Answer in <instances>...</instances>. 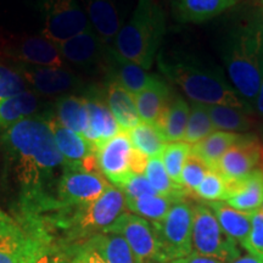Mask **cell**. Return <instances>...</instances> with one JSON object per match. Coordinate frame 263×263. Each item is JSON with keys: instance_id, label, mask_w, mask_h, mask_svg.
I'll return each instance as SVG.
<instances>
[{"instance_id": "30bf717a", "label": "cell", "mask_w": 263, "mask_h": 263, "mask_svg": "<svg viewBox=\"0 0 263 263\" xmlns=\"http://www.w3.org/2000/svg\"><path fill=\"white\" fill-rule=\"evenodd\" d=\"M0 61L12 66H66L58 45L43 34L0 35Z\"/></svg>"}, {"instance_id": "52a82bcc", "label": "cell", "mask_w": 263, "mask_h": 263, "mask_svg": "<svg viewBox=\"0 0 263 263\" xmlns=\"http://www.w3.org/2000/svg\"><path fill=\"white\" fill-rule=\"evenodd\" d=\"M194 203L188 199L174 201L162 221L153 223L167 263L193 252Z\"/></svg>"}, {"instance_id": "44dd1931", "label": "cell", "mask_w": 263, "mask_h": 263, "mask_svg": "<svg viewBox=\"0 0 263 263\" xmlns=\"http://www.w3.org/2000/svg\"><path fill=\"white\" fill-rule=\"evenodd\" d=\"M88 21L106 45H112L121 29V21L112 0H82Z\"/></svg>"}, {"instance_id": "d6986e66", "label": "cell", "mask_w": 263, "mask_h": 263, "mask_svg": "<svg viewBox=\"0 0 263 263\" xmlns=\"http://www.w3.org/2000/svg\"><path fill=\"white\" fill-rule=\"evenodd\" d=\"M84 97L88 99V111H89V129L84 136V139L89 141L91 145L98 147L105 141L117 136L122 129L108 108L104 94L93 88Z\"/></svg>"}, {"instance_id": "4316f807", "label": "cell", "mask_w": 263, "mask_h": 263, "mask_svg": "<svg viewBox=\"0 0 263 263\" xmlns=\"http://www.w3.org/2000/svg\"><path fill=\"white\" fill-rule=\"evenodd\" d=\"M42 105L41 97L31 89L5 99L0 103V127L8 128L25 118L35 116Z\"/></svg>"}, {"instance_id": "d590c367", "label": "cell", "mask_w": 263, "mask_h": 263, "mask_svg": "<svg viewBox=\"0 0 263 263\" xmlns=\"http://www.w3.org/2000/svg\"><path fill=\"white\" fill-rule=\"evenodd\" d=\"M190 153H192V145L183 140L167 143L161 153V161L174 183L179 184L184 163L189 157Z\"/></svg>"}, {"instance_id": "7a4b0ae2", "label": "cell", "mask_w": 263, "mask_h": 263, "mask_svg": "<svg viewBox=\"0 0 263 263\" xmlns=\"http://www.w3.org/2000/svg\"><path fill=\"white\" fill-rule=\"evenodd\" d=\"M160 70L171 82L177 84L193 103L223 105L252 112V107L242 100L224 76L215 67L203 65L194 59H159Z\"/></svg>"}, {"instance_id": "4fadbf2b", "label": "cell", "mask_w": 263, "mask_h": 263, "mask_svg": "<svg viewBox=\"0 0 263 263\" xmlns=\"http://www.w3.org/2000/svg\"><path fill=\"white\" fill-rule=\"evenodd\" d=\"M42 240V232L28 234L0 212V263H33L47 249Z\"/></svg>"}, {"instance_id": "277c9868", "label": "cell", "mask_w": 263, "mask_h": 263, "mask_svg": "<svg viewBox=\"0 0 263 263\" xmlns=\"http://www.w3.org/2000/svg\"><path fill=\"white\" fill-rule=\"evenodd\" d=\"M166 33V14L157 0H139L112 47L126 60L149 70Z\"/></svg>"}, {"instance_id": "e0dca14e", "label": "cell", "mask_w": 263, "mask_h": 263, "mask_svg": "<svg viewBox=\"0 0 263 263\" xmlns=\"http://www.w3.org/2000/svg\"><path fill=\"white\" fill-rule=\"evenodd\" d=\"M262 141L254 134H241L221 157L215 170L224 180L241 179L259 166Z\"/></svg>"}, {"instance_id": "603a6c76", "label": "cell", "mask_w": 263, "mask_h": 263, "mask_svg": "<svg viewBox=\"0 0 263 263\" xmlns=\"http://www.w3.org/2000/svg\"><path fill=\"white\" fill-rule=\"evenodd\" d=\"M172 95V90L160 77L145 89L134 95L137 111L141 122L159 123Z\"/></svg>"}, {"instance_id": "f35d334b", "label": "cell", "mask_w": 263, "mask_h": 263, "mask_svg": "<svg viewBox=\"0 0 263 263\" xmlns=\"http://www.w3.org/2000/svg\"><path fill=\"white\" fill-rule=\"evenodd\" d=\"M28 89L27 83L14 66L0 61V103Z\"/></svg>"}, {"instance_id": "bcb514c9", "label": "cell", "mask_w": 263, "mask_h": 263, "mask_svg": "<svg viewBox=\"0 0 263 263\" xmlns=\"http://www.w3.org/2000/svg\"><path fill=\"white\" fill-rule=\"evenodd\" d=\"M33 263H61L60 259L57 255L51 254V252L48 251V248L42 252L41 255L38 256L37 259H35Z\"/></svg>"}, {"instance_id": "f546056e", "label": "cell", "mask_w": 263, "mask_h": 263, "mask_svg": "<svg viewBox=\"0 0 263 263\" xmlns=\"http://www.w3.org/2000/svg\"><path fill=\"white\" fill-rule=\"evenodd\" d=\"M213 126L217 129L230 133H245L254 126L251 114L235 107L223 105H206Z\"/></svg>"}, {"instance_id": "9a60e30c", "label": "cell", "mask_w": 263, "mask_h": 263, "mask_svg": "<svg viewBox=\"0 0 263 263\" xmlns=\"http://www.w3.org/2000/svg\"><path fill=\"white\" fill-rule=\"evenodd\" d=\"M49 124L67 168L100 172L97 161V147L85 140L83 136L62 126L52 115H49Z\"/></svg>"}, {"instance_id": "d4e9b609", "label": "cell", "mask_w": 263, "mask_h": 263, "mask_svg": "<svg viewBox=\"0 0 263 263\" xmlns=\"http://www.w3.org/2000/svg\"><path fill=\"white\" fill-rule=\"evenodd\" d=\"M55 115L62 126L85 136L89 129L88 99L84 95H64L55 100Z\"/></svg>"}, {"instance_id": "7bdbcfd3", "label": "cell", "mask_w": 263, "mask_h": 263, "mask_svg": "<svg viewBox=\"0 0 263 263\" xmlns=\"http://www.w3.org/2000/svg\"><path fill=\"white\" fill-rule=\"evenodd\" d=\"M168 263H224V262L212 257H207V256L199 255L196 254V252H192V254L185 256V257L173 259V261H171Z\"/></svg>"}, {"instance_id": "cb8c5ba5", "label": "cell", "mask_w": 263, "mask_h": 263, "mask_svg": "<svg viewBox=\"0 0 263 263\" xmlns=\"http://www.w3.org/2000/svg\"><path fill=\"white\" fill-rule=\"evenodd\" d=\"M240 0H174L173 15L185 24L209 21L234 6Z\"/></svg>"}, {"instance_id": "ee69618b", "label": "cell", "mask_w": 263, "mask_h": 263, "mask_svg": "<svg viewBox=\"0 0 263 263\" xmlns=\"http://www.w3.org/2000/svg\"><path fill=\"white\" fill-rule=\"evenodd\" d=\"M255 108H256V112H257L259 116L263 117V50H262V57H261V83H259V90H258L257 99H256Z\"/></svg>"}, {"instance_id": "d6a6232c", "label": "cell", "mask_w": 263, "mask_h": 263, "mask_svg": "<svg viewBox=\"0 0 263 263\" xmlns=\"http://www.w3.org/2000/svg\"><path fill=\"white\" fill-rule=\"evenodd\" d=\"M90 240L107 263H137L127 241L118 233H99Z\"/></svg>"}, {"instance_id": "1f68e13d", "label": "cell", "mask_w": 263, "mask_h": 263, "mask_svg": "<svg viewBox=\"0 0 263 263\" xmlns=\"http://www.w3.org/2000/svg\"><path fill=\"white\" fill-rule=\"evenodd\" d=\"M134 149L150 157L160 156L167 140L157 124L140 122L133 129L127 132Z\"/></svg>"}, {"instance_id": "8fae6325", "label": "cell", "mask_w": 263, "mask_h": 263, "mask_svg": "<svg viewBox=\"0 0 263 263\" xmlns=\"http://www.w3.org/2000/svg\"><path fill=\"white\" fill-rule=\"evenodd\" d=\"M105 232L122 235L137 263H167L155 227L146 219L126 212Z\"/></svg>"}, {"instance_id": "9c48e42d", "label": "cell", "mask_w": 263, "mask_h": 263, "mask_svg": "<svg viewBox=\"0 0 263 263\" xmlns=\"http://www.w3.org/2000/svg\"><path fill=\"white\" fill-rule=\"evenodd\" d=\"M43 35L55 44L91 28L80 0H37Z\"/></svg>"}, {"instance_id": "f1b7e54d", "label": "cell", "mask_w": 263, "mask_h": 263, "mask_svg": "<svg viewBox=\"0 0 263 263\" xmlns=\"http://www.w3.org/2000/svg\"><path fill=\"white\" fill-rule=\"evenodd\" d=\"M241 134L230 133L224 130H216L205 139L192 146V153L199 156L210 170H215L216 164L224 155L226 151L238 141Z\"/></svg>"}, {"instance_id": "4dcf8cb0", "label": "cell", "mask_w": 263, "mask_h": 263, "mask_svg": "<svg viewBox=\"0 0 263 263\" xmlns=\"http://www.w3.org/2000/svg\"><path fill=\"white\" fill-rule=\"evenodd\" d=\"M144 176L146 177V179L149 180L151 186L156 190V193L159 195L168 197V199L173 200V201L189 199L188 193L179 184L174 183L171 179L160 156L150 157L149 161H147Z\"/></svg>"}, {"instance_id": "8992f818", "label": "cell", "mask_w": 263, "mask_h": 263, "mask_svg": "<svg viewBox=\"0 0 263 263\" xmlns=\"http://www.w3.org/2000/svg\"><path fill=\"white\" fill-rule=\"evenodd\" d=\"M193 249L196 254L229 263L238 258V242L223 232L215 213L206 203H194Z\"/></svg>"}, {"instance_id": "681fc988", "label": "cell", "mask_w": 263, "mask_h": 263, "mask_svg": "<svg viewBox=\"0 0 263 263\" xmlns=\"http://www.w3.org/2000/svg\"><path fill=\"white\" fill-rule=\"evenodd\" d=\"M74 263H78V262H74Z\"/></svg>"}, {"instance_id": "f907efd6", "label": "cell", "mask_w": 263, "mask_h": 263, "mask_svg": "<svg viewBox=\"0 0 263 263\" xmlns=\"http://www.w3.org/2000/svg\"><path fill=\"white\" fill-rule=\"evenodd\" d=\"M262 210H263V207H262Z\"/></svg>"}, {"instance_id": "5bb4252c", "label": "cell", "mask_w": 263, "mask_h": 263, "mask_svg": "<svg viewBox=\"0 0 263 263\" xmlns=\"http://www.w3.org/2000/svg\"><path fill=\"white\" fill-rule=\"evenodd\" d=\"M57 45L67 67L72 70L74 67L83 71H103L107 45L101 42L93 28L58 43Z\"/></svg>"}, {"instance_id": "74e56055", "label": "cell", "mask_w": 263, "mask_h": 263, "mask_svg": "<svg viewBox=\"0 0 263 263\" xmlns=\"http://www.w3.org/2000/svg\"><path fill=\"white\" fill-rule=\"evenodd\" d=\"M227 194V183L218 172L209 170L205 178L194 193L195 199H201L205 202L224 201Z\"/></svg>"}, {"instance_id": "b9f144b4", "label": "cell", "mask_w": 263, "mask_h": 263, "mask_svg": "<svg viewBox=\"0 0 263 263\" xmlns=\"http://www.w3.org/2000/svg\"><path fill=\"white\" fill-rule=\"evenodd\" d=\"M78 263H107L105 261V258L101 256L99 250L95 248L93 241L89 240V241L85 244L82 250L78 254L77 261Z\"/></svg>"}, {"instance_id": "6da1fadb", "label": "cell", "mask_w": 263, "mask_h": 263, "mask_svg": "<svg viewBox=\"0 0 263 263\" xmlns=\"http://www.w3.org/2000/svg\"><path fill=\"white\" fill-rule=\"evenodd\" d=\"M0 146L24 212L51 211L58 183L67 167L52 136L49 115H35L4 128Z\"/></svg>"}, {"instance_id": "e575fe53", "label": "cell", "mask_w": 263, "mask_h": 263, "mask_svg": "<svg viewBox=\"0 0 263 263\" xmlns=\"http://www.w3.org/2000/svg\"><path fill=\"white\" fill-rule=\"evenodd\" d=\"M215 129L216 128L213 126L209 112H207L206 105L192 103L183 141H185L189 145H195L199 141L212 134Z\"/></svg>"}, {"instance_id": "3957f363", "label": "cell", "mask_w": 263, "mask_h": 263, "mask_svg": "<svg viewBox=\"0 0 263 263\" xmlns=\"http://www.w3.org/2000/svg\"><path fill=\"white\" fill-rule=\"evenodd\" d=\"M263 27L261 20L233 29L223 43L222 58L230 83L242 100L252 107L261 83Z\"/></svg>"}, {"instance_id": "7402d4cb", "label": "cell", "mask_w": 263, "mask_h": 263, "mask_svg": "<svg viewBox=\"0 0 263 263\" xmlns=\"http://www.w3.org/2000/svg\"><path fill=\"white\" fill-rule=\"evenodd\" d=\"M103 93L108 108L123 132H129L141 122L137 111L134 95L126 88L117 82L107 80Z\"/></svg>"}, {"instance_id": "f6af8a7d", "label": "cell", "mask_w": 263, "mask_h": 263, "mask_svg": "<svg viewBox=\"0 0 263 263\" xmlns=\"http://www.w3.org/2000/svg\"><path fill=\"white\" fill-rule=\"evenodd\" d=\"M229 263H263V255L248 254L244 256H239L238 258L233 259Z\"/></svg>"}, {"instance_id": "ba28073f", "label": "cell", "mask_w": 263, "mask_h": 263, "mask_svg": "<svg viewBox=\"0 0 263 263\" xmlns=\"http://www.w3.org/2000/svg\"><path fill=\"white\" fill-rule=\"evenodd\" d=\"M14 67L24 77L28 89L43 97L58 99L64 95H78L77 93L87 95L93 89L67 66L15 65Z\"/></svg>"}, {"instance_id": "60d3db41", "label": "cell", "mask_w": 263, "mask_h": 263, "mask_svg": "<svg viewBox=\"0 0 263 263\" xmlns=\"http://www.w3.org/2000/svg\"><path fill=\"white\" fill-rule=\"evenodd\" d=\"M242 248L250 254L263 255V210L251 212V230Z\"/></svg>"}, {"instance_id": "ab89813d", "label": "cell", "mask_w": 263, "mask_h": 263, "mask_svg": "<svg viewBox=\"0 0 263 263\" xmlns=\"http://www.w3.org/2000/svg\"><path fill=\"white\" fill-rule=\"evenodd\" d=\"M118 189L124 194L126 199L159 195L144 174H132L122 185L118 186Z\"/></svg>"}, {"instance_id": "c3c4849f", "label": "cell", "mask_w": 263, "mask_h": 263, "mask_svg": "<svg viewBox=\"0 0 263 263\" xmlns=\"http://www.w3.org/2000/svg\"><path fill=\"white\" fill-rule=\"evenodd\" d=\"M262 136H263V129H262Z\"/></svg>"}, {"instance_id": "7dc6e473", "label": "cell", "mask_w": 263, "mask_h": 263, "mask_svg": "<svg viewBox=\"0 0 263 263\" xmlns=\"http://www.w3.org/2000/svg\"><path fill=\"white\" fill-rule=\"evenodd\" d=\"M261 5H262V14H261V24H262V27H263V0H261Z\"/></svg>"}, {"instance_id": "8d00e7d4", "label": "cell", "mask_w": 263, "mask_h": 263, "mask_svg": "<svg viewBox=\"0 0 263 263\" xmlns=\"http://www.w3.org/2000/svg\"><path fill=\"white\" fill-rule=\"evenodd\" d=\"M210 167L196 156L195 154L190 153L185 163H184L182 174H180L179 185L188 193L189 197H194V193L205 178L206 173L209 172Z\"/></svg>"}, {"instance_id": "836d02e7", "label": "cell", "mask_w": 263, "mask_h": 263, "mask_svg": "<svg viewBox=\"0 0 263 263\" xmlns=\"http://www.w3.org/2000/svg\"><path fill=\"white\" fill-rule=\"evenodd\" d=\"M127 209L134 215L141 217L151 223H159L168 213L173 200L161 195H150L126 199Z\"/></svg>"}, {"instance_id": "484cf974", "label": "cell", "mask_w": 263, "mask_h": 263, "mask_svg": "<svg viewBox=\"0 0 263 263\" xmlns=\"http://www.w3.org/2000/svg\"><path fill=\"white\" fill-rule=\"evenodd\" d=\"M215 213L223 232L234 241L245 244L251 230V212L239 211L224 201L205 202Z\"/></svg>"}, {"instance_id": "7c38bea8", "label": "cell", "mask_w": 263, "mask_h": 263, "mask_svg": "<svg viewBox=\"0 0 263 263\" xmlns=\"http://www.w3.org/2000/svg\"><path fill=\"white\" fill-rule=\"evenodd\" d=\"M110 185V182L100 172L66 168L58 183L57 203L51 211L88 205L103 195Z\"/></svg>"}, {"instance_id": "ffe728a7", "label": "cell", "mask_w": 263, "mask_h": 263, "mask_svg": "<svg viewBox=\"0 0 263 263\" xmlns=\"http://www.w3.org/2000/svg\"><path fill=\"white\" fill-rule=\"evenodd\" d=\"M224 202L239 211L254 212L263 205V172L256 168L241 179L226 180Z\"/></svg>"}, {"instance_id": "2e32d148", "label": "cell", "mask_w": 263, "mask_h": 263, "mask_svg": "<svg viewBox=\"0 0 263 263\" xmlns=\"http://www.w3.org/2000/svg\"><path fill=\"white\" fill-rule=\"evenodd\" d=\"M132 151L133 145L129 136L123 130L97 147L99 171L116 188L133 174L130 170Z\"/></svg>"}, {"instance_id": "5b68a950", "label": "cell", "mask_w": 263, "mask_h": 263, "mask_svg": "<svg viewBox=\"0 0 263 263\" xmlns=\"http://www.w3.org/2000/svg\"><path fill=\"white\" fill-rule=\"evenodd\" d=\"M124 194L116 186L110 185L95 201L84 206L57 209L58 223L71 228L76 233L89 234L103 233L110 228L121 216L127 212Z\"/></svg>"}, {"instance_id": "83f0119b", "label": "cell", "mask_w": 263, "mask_h": 263, "mask_svg": "<svg viewBox=\"0 0 263 263\" xmlns=\"http://www.w3.org/2000/svg\"><path fill=\"white\" fill-rule=\"evenodd\" d=\"M190 115V106L179 95H172L157 126L162 130L167 143L182 141Z\"/></svg>"}, {"instance_id": "ac0fdd59", "label": "cell", "mask_w": 263, "mask_h": 263, "mask_svg": "<svg viewBox=\"0 0 263 263\" xmlns=\"http://www.w3.org/2000/svg\"><path fill=\"white\" fill-rule=\"evenodd\" d=\"M103 72L107 80L117 82L133 95L140 93L159 78L155 74L147 73L140 66L123 59L112 45H107Z\"/></svg>"}]
</instances>
